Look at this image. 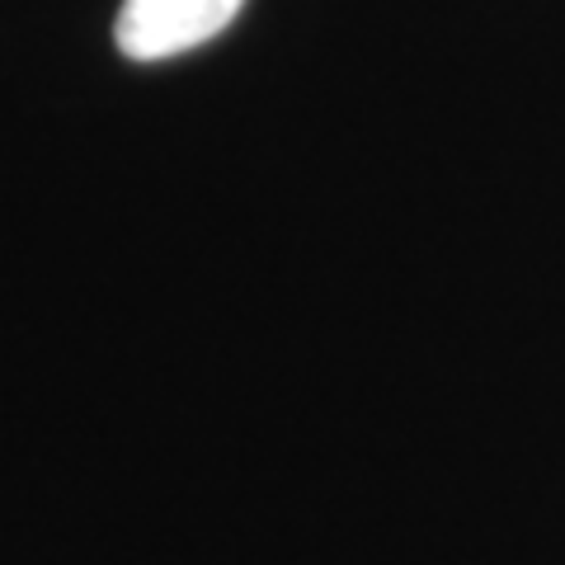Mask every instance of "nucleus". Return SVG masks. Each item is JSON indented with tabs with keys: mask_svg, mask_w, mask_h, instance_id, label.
<instances>
[{
	"mask_svg": "<svg viewBox=\"0 0 565 565\" xmlns=\"http://www.w3.org/2000/svg\"><path fill=\"white\" fill-rule=\"evenodd\" d=\"M245 0H122L118 52L132 62H161L217 39Z\"/></svg>",
	"mask_w": 565,
	"mask_h": 565,
	"instance_id": "nucleus-1",
	"label": "nucleus"
}]
</instances>
